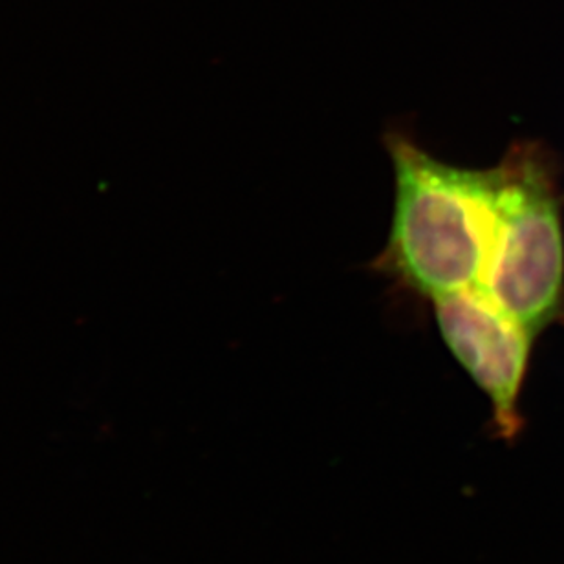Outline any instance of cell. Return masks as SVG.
I'll return each instance as SVG.
<instances>
[{
	"instance_id": "7a4b0ae2",
	"label": "cell",
	"mask_w": 564,
	"mask_h": 564,
	"mask_svg": "<svg viewBox=\"0 0 564 564\" xmlns=\"http://www.w3.org/2000/svg\"><path fill=\"white\" fill-rule=\"evenodd\" d=\"M497 228L477 290L538 336L564 323L563 193L546 149L510 147L495 165Z\"/></svg>"
},
{
	"instance_id": "3957f363",
	"label": "cell",
	"mask_w": 564,
	"mask_h": 564,
	"mask_svg": "<svg viewBox=\"0 0 564 564\" xmlns=\"http://www.w3.org/2000/svg\"><path fill=\"white\" fill-rule=\"evenodd\" d=\"M431 303L445 347L489 398L500 434L513 438L521 429L519 398L538 336L477 288Z\"/></svg>"
},
{
	"instance_id": "6da1fadb",
	"label": "cell",
	"mask_w": 564,
	"mask_h": 564,
	"mask_svg": "<svg viewBox=\"0 0 564 564\" xmlns=\"http://www.w3.org/2000/svg\"><path fill=\"white\" fill-rule=\"evenodd\" d=\"M394 169V215L375 272L419 297L480 286L497 228L491 169L442 162L402 131L387 132Z\"/></svg>"
}]
</instances>
